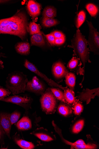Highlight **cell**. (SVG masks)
<instances>
[{
  "instance_id": "30bf717a",
  "label": "cell",
  "mask_w": 99,
  "mask_h": 149,
  "mask_svg": "<svg viewBox=\"0 0 99 149\" xmlns=\"http://www.w3.org/2000/svg\"><path fill=\"white\" fill-rule=\"evenodd\" d=\"M42 141L50 142L55 139V135L43 127L37 128L31 133Z\"/></svg>"
},
{
  "instance_id": "ba28073f",
  "label": "cell",
  "mask_w": 99,
  "mask_h": 149,
  "mask_svg": "<svg viewBox=\"0 0 99 149\" xmlns=\"http://www.w3.org/2000/svg\"><path fill=\"white\" fill-rule=\"evenodd\" d=\"M46 89L45 85L36 76H34L32 80L28 81L27 83L26 91L39 95L43 94Z\"/></svg>"
},
{
  "instance_id": "4dcf8cb0",
  "label": "cell",
  "mask_w": 99,
  "mask_h": 149,
  "mask_svg": "<svg viewBox=\"0 0 99 149\" xmlns=\"http://www.w3.org/2000/svg\"><path fill=\"white\" fill-rule=\"evenodd\" d=\"M11 93L8 89L0 86V100L8 97Z\"/></svg>"
},
{
  "instance_id": "f1b7e54d",
  "label": "cell",
  "mask_w": 99,
  "mask_h": 149,
  "mask_svg": "<svg viewBox=\"0 0 99 149\" xmlns=\"http://www.w3.org/2000/svg\"><path fill=\"white\" fill-rule=\"evenodd\" d=\"M21 116V113L17 110L10 114L9 117L12 125L18 122Z\"/></svg>"
},
{
  "instance_id": "d6986e66",
  "label": "cell",
  "mask_w": 99,
  "mask_h": 149,
  "mask_svg": "<svg viewBox=\"0 0 99 149\" xmlns=\"http://www.w3.org/2000/svg\"><path fill=\"white\" fill-rule=\"evenodd\" d=\"M64 141L66 144L71 146L72 148L76 149H94L97 148V146L95 144L88 143L85 145H79L74 144V143L64 140Z\"/></svg>"
},
{
  "instance_id": "74e56055",
  "label": "cell",
  "mask_w": 99,
  "mask_h": 149,
  "mask_svg": "<svg viewBox=\"0 0 99 149\" xmlns=\"http://www.w3.org/2000/svg\"><path fill=\"white\" fill-rule=\"evenodd\" d=\"M4 68L3 62L0 59V70H2Z\"/></svg>"
},
{
  "instance_id": "7c38bea8",
  "label": "cell",
  "mask_w": 99,
  "mask_h": 149,
  "mask_svg": "<svg viewBox=\"0 0 99 149\" xmlns=\"http://www.w3.org/2000/svg\"><path fill=\"white\" fill-rule=\"evenodd\" d=\"M26 8L30 16L35 20L40 15L42 6L40 4L37 2L30 0L27 3Z\"/></svg>"
},
{
  "instance_id": "5bb4252c",
  "label": "cell",
  "mask_w": 99,
  "mask_h": 149,
  "mask_svg": "<svg viewBox=\"0 0 99 149\" xmlns=\"http://www.w3.org/2000/svg\"><path fill=\"white\" fill-rule=\"evenodd\" d=\"M52 72L54 77L58 79L63 77L68 73L64 64L60 61L56 62L53 65Z\"/></svg>"
},
{
  "instance_id": "ffe728a7",
  "label": "cell",
  "mask_w": 99,
  "mask_h": 149,
  "mask_svg": "<svg viewBox=\"0 0 99 149\" xmlns=\"http://www.w3.org/2000/svg\"><path fill=\"white\" fill-rule=\"evenodd\" d=\"M58 111L60 114L65 117L71 115L73 113L72 108L64 104H61L59 106Z\"/></svg>"
},
{
  "instance_id": "ac0fdd59",
  "label": "cell",
  "mask_w": 99,
  "mask_h": 149,
  "mask_svg": "<svg viewBox=\"0 0 99 149\" xmlns=\"http://www.w3.org/2000/svg\"><path fill=\"white\" fill-rule=\"evenodd\" d=\"M57 15L56 9L53 6H48L46 7L42 12V15L44 18H54Z\"/></svg>"
},
{
  "instance_id": "f546056e",
  "label": "cell",
  "mask_w": 99,
  "mask_h": 149,
  "mask_svg": "<svg viewBox=\"0 0 99 149\" xmlns=\"http://www.w3.org/2000/svg\"><path fill=\"white\" fill-rule=\"evenodd\" d=\"M73 108L74 113L77 115L80 114L83 110V105L79 102H76L75 103Z\"/></svg>"
},
{
  "instance_id": "836d02e7",
  "label": "cell",
  "mask_w": 99,
  "mask_h": 149,
  "mask_svg": "<svg viewBox=\"0 0 99 149\" xmlns=\"http://www.w3.org/2000/svg\"><path fill=\"white\" fill-rule=\"evenodd\" d=\"M55 38L65 37L64 35L62 32L59 31H55L51 33Z\"/></svg>"
},
{
  "instance_id": "6da1fadb",
  "label": "cell",
  "mask_w": 99,
  "mask_h": 149,
  "mask_svg": "<svg viewBox=\"0 0 99 149\" xmlns=\"http://www.w3.org/2000/svg\"><path fill=\"white\" fill-rule=\"evenodd\" d=\"M29 21L26 11L21 8L12 16L0 19V34L15 36L23 41L26 40L29 33Z\"/></svg>"
},
{
  "instance_id": "7402d4cb",
  "label": "cell",
  "mask_w": 99,
  "mask_h": 149,
  "mask_svg": "<svg viewBox=\"0 0 99 149\" xmlns=\"http://www.w3.org/2000/svg\"><path fill=\"white\" fill-rule=\"evenodd\" d=\"M41 23L42 26L45 28H49L58 24L59 23V22L57 19L54 18L42 17Z\"/></svg>"
},
{
  "instance_id": "d4e9b609",
  "label": "cell",
  "mask_w": 99,
  "mask_h": 149,
  "mask_svg": "<svg viewBox=\"0 0 99 149\" xmlns=\"http://www.w3.org/2000/svg\"><path fill=\"white\" fill-rule=\"evenodd\" d=\"M54 96L57 100L65 102L64 93L58 89L51 88H50Z\"/></svg>"
},
{
  "instance_id": "52a82bcc",
  "label": "cell",
  "mask_w": 99,
  "mask_h": 149,
  "mask_svg": "<svg viewBox=\"0 0 99 149\" xmlns=\"http://www.w3.org/2000/svg\"><path fill=\"white\" fill-rule=\"evenodd\" d=\"M24 66L26 68L35 73L44 80L49 86L51 87H58L63 90H65L66 88L56 83L54 81L48 78L45 74L40 72L35 65L27 60L26 59L25 60Z\"/></svg>"
},
{
  "instance_id": "603a6c76",
  "label": "cell",
  "mask_w": 99,
  "mask_h": 149,
  "mask_svg": "<svg viewBox=\"0 0 99 149\" xmlns=\"http://www.w3.org/2000/svg\"><path fill=\"white\" fill-rule=\"evenodd\" d=\"M64 94L65 100L68 103L71 104L75 102V94L73 90L67 89L65 91Z\"/></svg>"
},
{
  "instance_id": "9c48e42d",
  "label": "cell",
  "mask_w": 99,
  "mask_h": 149,
  "mask_svg": "<svg viewBox=\"0 0 99 149\" xmlns=\"http://www.w3.org/2000/svg\"><path fill=\"white\" fill-rule=\"evenodd\" d=\"M28 111H25L22 118L16 124L17 130L20 131H25L31 130L33 127V125H36V123L33 122L32 118L29 115Z\"/></svg>"
},
{
  "instance_id": "44dd1931",
  "label": "cell",
  "mask_w": 99,
  "mask_h": 149,
  "mask_svg": "<svg viewBox=\"0 0 99 149\" xmlns=\"http://www.w3.org/2000/svg\"><path fill=\"white\" fill-rule=\"evenodd\" d=\"M66 82L70 89L73 90L75 85L76 77L72 73H68L65 76Z\"/></svg>"
},
{
  "instance_id": "8992f818",
  "label": "cell",
  "mask_w": 99,
  "mask_h": 149,
  "mask_svg": "<svg viewBox=\"0 0 99 149\" xmlns=\"http://www.w3.org/2000/svg\"><path fill=\"white\" fill-rule=\"evenodd\" d=\"M89 27V35L88 44L91 51L98 54L99 50V33L94 28L91 22L87 21Z\"/></svg>"
},
{
  "instance_id": "f35d334b",
  "label": "cell",
  "mask_w": 99,
  "mask_h": 149,
  "mask_svg": "<svg viewBox=\"0 0 99 149\" xmlns=\"http://www.w3.org/2000/svg\"><path fill=\"white\" fill-rule=\"evenodd\" d=\"M10 1H7V0H0V4L7 3Z\"/></svg>"
},
{
  "instance_id": "1f68e13d",
  "label": "cell",
  "mask_w": 99,
  "mask_h": 149,
  "mask_svg": "<svg viewBox=\"0 0 99 149\" xmlns=\"http://www.w3.org/2000/svg\"><path fill=\"white\" fill-rule=\"evenodd\" d=\"M78 58L73 57L69 62L67 66L70 69H73L75 68L77 66L78 62Z\"/></svg>"
},
{
  "instance_id": "9a60e30c",
  "label": "cell",
  "mask_w": 99,
  "mask_h": 149,
  "mask_svg": "<svg viewBox=\"0 0 99 149\" xmlns=\"http://www.w3.org/2000/svg\"><path fill=\"white\" fill-rule=\"evenodd\" d=\"M45 35L42 31L32 35L30 38L31 46H35L40 47L45 46L46 44Z\"/></svg>"
},
{
  "instance_id": "277c9868",
  "label": "cell",
  "mask_w": 99,
  "mask_h": 149,
  "mask_svg": "<svg viewBox=\"0 0 99 149\" xmlns=\"http://www.w3.org/2000/svg\"><path fill=\"white\" fill-rule=\"evenodd\" d=\"M50 89H48L42 95L40 102L42 111L47 114L55 112L57 102Z\"/></svg>"
},
{
  "instance_id": "e575fe53",
  "label": "cell",
  "mask_w": 99,
  "mask_h": 149,
  "mask_svg": "<svg viewBox=\"0 0 99 149\" xmlns=\"http://www.w3.org/2000/svg\"><path fill=\"white\" fill-rule=\"evenodd\" d=\"M65 41V37L59 38H55V45L58 46L61 45L64 43Z\"/></svg>"
},
{
  "instance_id": "4fadbf2b",
  "label": "cell",
  "mask_w": 99,
  "mask_h": 149,
  "mask_svg": "<svg viewBox=\"0 0 99 149\" xmlns=\"http://www.w3.org/2000/svg\"><path fill=\"white\" fill-rule=\"evenodd\" d=\"M10 113H0V123L8 138L11 139L10 131L12 125L9 117Z\"/></svg>"
},
{
  "instance_id": "484cf974",
  "label": "cell",
  "mask_w": 99,
  "mask_h": 149,
  "mask_svg": "<svg viewBox=\"0 0 99 149\" xmlns=\"http://www.w3.org/2000/svg\"><path fill=\"white\" fill-rule=\"evenodd\" d=\"M86 17V13L84 11L82 10L79 12L76 22V26L77 29H79L85 21Z\"/></svg>"
},
{
  "instance_id": "8d00e7d4",
  "label": "cell",
  "mask_w": 99,
  "mask_h": 149,
  "mask_svg": "<svg viewBox=\"0 0 99 149\" xmlns=\"http://www.w3.org/2000/svg\"><path fill=\"white\" fill-rule=\"evenodd\" d=\"M74 144L79 145H85L87 144L84 142V141L82 139L77 140L74 143Z\"/></svg>"
},
{
  "instance_id": "d6a6232c",
  "label": "cell",
  "mask_w": 99,
  "mask_h": 149,
  "mask_svg": "<svg viewBox=\"0 0 99 149\" xmlns=\"http://www.w3.org/2000/svg\"><path fill=\"white\" fill-rule=\"evenodd\" d=\"M46 38L48 40V42L52 46L55 45V38L52 33L45 35Z\"/></svg>"
},
{
  "instance_id": "3957f363",
  "label": "cell",
  "mask_w": 99,
  "mask_h": 149,
  "mask_svg": "<svg viewBox=\"0 0 99 149\" xmlns=\"http://www.w3.org/2000/svg\"><path fill=\"white\" fill-rule=\"evenodd\" d=\"M28 81L27 75L22 72L15 71L7 77L6 86L13 95L24 93Z\"/></svg>"
},
{
  "instance_id": "5b68a950",
  "label": "cell",
  "mask_w": 99,
  "mask_h": 149,
  "mask_svg": "<svg viewBox=\"0 0 99 149\" xmlns=\"http://www.w3.org/2000/svg\"><path fill=\"white\" fill-rule=\"evenodd\" d=\"M33 100L32 98L26 95H16L8 97L0 101L17 104L23 107L25 111H27L31 109Z\"/></svg>"
},
{
  "instance_id": "2e32d148",
  "label": "cell",
  "mask_w": 99,
  "mask_h": 149,
  "mask_svg": "<svg viewBox=\"0 0 99 149\" xmlns=\"http://www.w3.org/2000/svg\"><path fill=\"white\" fill-rule=\"evenodd\" d=\"M14 142L20 148L23 149H33L35 146L31 142L28 141L21 139L20 135L17 134L12 137Z\"/></svg>"
},
{
  "instance_id": "7a4b0ae2",
  "label": "cell",
  "mask_w": 99,
  "mask_h": 149,
  "mask_svg": "<svg viewBox=\"0 0 99 149\" xmlns=\"http://www.w3.org/2000/svg\"><path fill=\"white\" fill-rule=\"evenodd\" d=\"M88 41L78 29L74 38L72 40L71 45L68 47L73 49V56H77L82 62L84 70L87 62L91 63L89 59V49L87 47Z\"/></svg>"
},
{
  "instance_id": "83f0119b",
  "label": "cell",
  "mask_w": 99,
  "mask_h": 149,
  "mask_svg": "<svg viewBox=\"0 0 99 149\" xmlns=\"http://www.w3.org/2000/svg\"><path fill=\"white\" fill-rule=\"evenodd\" d=\"M84 125V121L83 119L78 120L73 127L72 132L75 134H78L82 130Z\"/></svg>"
},
{
  "instance_id": "d590c367",
  "label": "cell",
  "mask_w": 99,
  "mask_h": 149,
  "mask_svg": "<svg viewBox=\"0 0 99 149\" xmlns=\"http://www.w3.org/2000/svg\"><path fill=\"white\" fill-rule=\"evenodd\" d=\"M6 133L0 123V143L3 142V140Z\"/></svg>"
},
{
  "instance_id": "4316f807",
  "label": "cell",
  "mask_w": 99,
  "mask_h": 149,
  "mask_svg": "<svg viewBox=\"0 0 99 149\" xmlns=\"http://www.w3.org/2000/svg\"><path fill=\"white\" fill-rule=\"evenodd\" d=\"M86 8L92 17H95L98 14V7L92 3H89L86 6Z\"/></svg>"
},
{
  "instance_id": "e0dca14e",
  "label": "cell",
  "mask_w": 99,
  "mask_h": 149,
  "mask_svg": "<svg viewBox=\"0 0 99 149\" xmlns=\"http://www.w3.org/2000/svg\"><path fill=\"white\" fill-rule=\"evenodd\" d=\"M16 52L20 55L28 56L30 53V45L29 43L24 42L17 43L15 45Z\"/></svg>"
},
{
  "instance_id": "cb8c5ba5",
  "label": "cell",
  "mask_w": 99,
  "mask_h": 149,
  "mask_svg": "<svg viewBox=\"0 0 99 149\" xmlns=\"http://www.w3.org/2000/svg\"><path fill=\"white\" fill-rule=\"evenodd\" d=\"M41 29V26L34 22H31L29 23V32L31 35H33L40 33Z\"/></svg>"
},
{
  "instance_id": "8fae6325",
  "label": "cell",
  "mask_w": 99,
  "mask_h": 149,
  "mask_svg": "<svg viewBox=\"0 0 99 149\" xmlns=\"http://www.w3.org/2000/svg\"><path fill=\"white\" fill-rule=\"evenodd\" d=\"M99 88L92 90L87 88L83 90L78 98L81 101L85 102L87 104H89L92 99H94L96 96L99 97Z\"/></svg>"
}]
</instances>
